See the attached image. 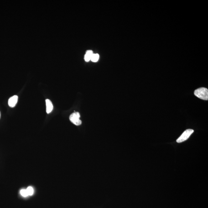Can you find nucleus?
<instances>
[{"mask_svg": "<svg viewBox=\"0 0 208 208\" xmlns=\"http://www.w3.org/2000/svg\"><path fill=\"white\" fill-rule=\"evenodd\" d=\"M99 59V55L98 54H93L91 57V60L93 62H96L98 61Z\"/></svg>", "mask_w": 208, "mask_h": 208, "instance_id": "obj_7", "label": "nucleus"}, {"mask_svg": "<svg viewBox=\"0 0 208 208\" xmlns=\"http://www.w3.org/2000/svg\"><path fill=\"white\" fill-rule=\"evenodd\" d=\"M93 54L92 51L88 50L86 51L85 56V60L86 62H88L91 60V57Z\"/></svg>", "mask_w": 208, "mask_h": 208, "instance_id": "obj_6", "label": "nucleus"}, {"mask_svg": "<svg viewBox=\"0 0 208 208\" xmlns=\"http://www.w3.org/2000/svg\"><path fill=\"white\" fill-rule=\"evenodd\" d=\"M0 117H1V113H0Z\"/></svg>", "mask_w": 208, "mask_h": 208, "instance_id": "obj_10", "label": "nucleus"}, {"mask_svg": "<svg viewBox=\"0 0 208 208\" xmlns=\"http://www.w3.org/2000/svg\"><path fill=\"white\" fill-rule=\"evenodd\" d=\"M27 191L28 192V195H33V193H34V190L32 187H29L27 188Z\"/></svg>", "mask_w": 208, "mask_h": 208, "instance_id": "obj_8", "label": "nucleus"}, {"mask_svg": "<svg viewBox=\"0 0 208 208\" xmlns=\"http://www.w3.org/2000/svg\"><path fill=\"white\" fill-rule=\"evenodd\" d=\"M46 112L48 114L50 113L53 111V103L50 100L47 99L46 100Z\"/></svg>", "mask_w": 208, "mask_h": 208, "instance_id": "obj_5", "label": "nucleus"}, {"mask_svg": "<svg viewBox=\"0 0 208 208\" xmlns=\"http://www.w3.org/2000/svg\"><path fill=\"white\" fill-rule=\"evenodd\" d=\"M20 193L21 195L23 197H26L29 196L26 189H23V190H21Z\"/></svg>", "mask_w": 208, "mask_h": 208, "instance_id": "obj_9", "label": "nucleus"}, {"mask_svg": "<svg viewBox=\"0 0 208 208\" xmlns=\"http://www.w3.org/2000/svg\"><path fill=\"white\" fill-rule=\"evenodd\" d=\"M80 115L79 112H75L70 115L69 120L76 125H80L82 123L80 119Z\"/></svg>", "mask_w": 208, "mask_h": 208, "instance_id": "obj_2", "label": "nucleus"}, {"mask_svg": "<svg viewBox=\"0 0 208 208\" xmlns=\"http://www.w3.org/2000/svg\"><path fill=\"white\" fill-rule=\"evenodd\" d=\"M194 132V130H193L187 129L186 130L180 137L177 140V143H180L187 140Z\"/></svg>", "mask_w": 208, "mask_h": 208, "instance_id": "obj_3", "label": "nucleus"}, {"mask_svg": "<svg viewBox=\"0 0 208 208\" xmlns=\"http://www.w3.org/2000/svg\"><path fill=\"white\" fill-rule=\"evenodd\" d=\"M194 95L198 98L204 100H208V90L205 88H200L194 91Z\"/></svg>", "mask_w": 208, "mask_h": 208, "instance_id": "obj_1", "label": "nucleus"}, {"mask_svg": "<svg viewBox=\"0 0 208 208\" xmlns=\"http://www.w3.org/2000/svg\"><path fill=\"white\" fill-rule=\"evenodd\" d=\"M18 96L14 95L11 97L8 101V105L10 107L13 108L15 106L18 101Z\"/></svg>", "mask_w": 208, "mask_h": 208, "instance_id": "obj_4", "label": "nucleus"}]
</instances>
